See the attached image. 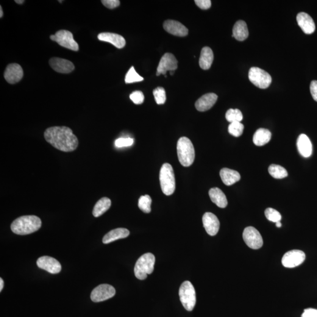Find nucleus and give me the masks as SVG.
<instances>
[{
	"label": "nucleus",
	"instance_id": "c03bdc74",
	"mask_svg": "<svg viewBox=\"0 0 317 317\" xmlns=\"http://www.w3.org/2000/svg\"><path fill=\"white\" fill-rule=\"evenodd\" d=\"M276 226H277V227L280 228V227H281L282 226V224L281 223V222H277V223H276Z\"/></svg>",
	"mask_w": 317,
	"mask_h": 317
},
{
	"label": "nucleus",
	"instance_id": "ddd939ff",
	"mask_svg": "<svg viewBox=\"0 0 317 317\" xmlns=\"http://www.w3.org/2000/svg\"><path fill=\"white\" fill-rule=\"evenodd\" d=\"M23 69L18 63H11L7 66L4 72V79L10 84H15L23 79Z\"/></svg>",
	"mask_w": 317,
	"mask_h": 317
},
{
	"label": "nucleus",
	"instance_id": "f8f14e48",
	"mask_svg": "<svg viewBox=\"0 0 317 317\" xmlns=\"http://www.w3.org/2000/svg\"><path fill=\"white\" fill-rule=\"evenodd\" d=\"M177 68V61L174 55L171 53H166L161 58L157 68V76L160 74L166 76L168 71H174Z\"/></svg>",
	"mask_w": 317,
	"mask_h": 317
},
{
	"label": "nucleus",
	"instance_id": "bb28decb",
	"mask_svg": "<svg viewBox=\"0 0 317 317\" xmlns=\"http://www.w3.org/2000/svg\"><path fill=\"white\" fill-rule=\"evenodd\" d=\"M271 138V133L266 129L260 128L257 130L253 136V141L255 145L261 146L269 143Z\"/></svg>",
	"mask_w": 317,
	"mask_h": 317
},
{
	"label": "nucleus",
	"instance_id": "393cba45",
	"mask_svg": "<svg viewBox=\"0 0 317 317\" xmlns=\"http://www.w3.org/2000/svg\"><path fill=\"white\" fill-rule=\"evenodd\" d=\"M213 59L214 55L212 50L209 47H204L202 49L201 54H200L199 59L200 68L204 70H207L210 68Z\"/></svg>",
	"mask_w": 317,
	"mask_h": 317
},
{
	"label": "nucleus",
	"instance_id": "f03ea898",
	"mask_svg": "<svg viewBox=\"0 0 317 317\" xmlns=\"http://www.w3.org/2000/svg\"><path fill=\"white\" fill-rule=\"evenodd\" d=\"M42 222L38 217L23 216L15 220L11 225V229L15 234L27 235L37 232L41 227Z\"/></svg>",
	"mask_w": 317,
	"mask_h": 317
},
{
	"label": "nucleus",
	"instance_id": "49530a36",
	"mask_svg": "<svg viewBox=\"0 0 317 317\" xmlns=\"http://www.w3.org/2000/svg\"><path fill=\"white\" fill-rule=\"evenodd\" d=\"M174 74V71H170L171 76H173Z\"/></svg>",
	"mask_w": 317,
	"mask_h": 317
},
{
	"label": "nucleus",
	"instance_id": "dca6fc26",
	"mask_svg": "<svg viewBox=\"0 0 317 317\" xmlns=\"http://www.w3.org/2000/svg\"><path fill=\"white\" fill-rule=\"evenodd\" d=\"M203 224L208 235L213 236L217 235L220 229V222L214 214L207 212L203 216Z\"/></svg>",
	"mask_w": 317,
	"mask_h": 317
},
{
	"label": "nucleus",
	"instance_id": "f3484780",
	"mask_svg": "<svg viewBox=\"0 0 317 317\" xmlns=\"http://www.w3.org/2000/svg\"><path fill=\"white\" fill-rule=\"evenodd\" d=\"M164 29L169 34L177 37H186L188 34V29L180 22L174 20H166L163 24Z\"/></svg>",
	"mask_w": 317,
	"mask_h": 317
},
{
	"label": "nucleus",
	"instance_id": "20e7f679",
	"mask_svg": "<svg viewBox=\"0 0 317 317\" xmlns=\"http://www.w3.org/2000/svg\"><path fill=\"white\" fill-rule=\"evenodd\" d=\"M155 263V257L152 253H147L142 255L135 264L134 272L136 277L139 280H145L147 275L154 271Z\"/></svg>",
	"mask_w": 317,
	"mask_h": 317
},
{
	"label": "nucleus",
	"instance_id": "79ce46f5",
	"mask_svg": "<svg viewBox=\"0 0 317 317\" xmlns=\"http://www.w3.org/2000/svg\"><path fill=\"white\" fill-rule=\"evenodd\" d=\"M4 287V281L2 279V278L0 279V291H1L2 288Z\"/></svg>",
	"mask_w": 317,
	"mask_h": 317
},
{
	"label": "nucleus",
	"instance_id": "72a5a7b5",
	"mask_svg": "<svg viewBox=\"0 0 317 317\" xmlns=\"http://www.w3.org/2000/svg\"><path fill=\"white\" fill-rule=\"evenodd\" d=\"M156 102L158 105L165 104L166 100V92L162 87H158L153 91Z\"/></svg>",
	"mask_w": 317,
	"mask_h": 317
},
{
	"label": "nucleus",
	"instance_id": "a19ab883",
	"mask_svg": "<svg viewBox=\"0 0 317 317\" xmlns=\"http://www.w3.org/2000/svg\"><path fill=\"white\" fill-rule=\"evenodd\" d=\"M301 317H317V310L314 308H307L304 310Z\"/></svg>",
	"mask_w": 317,
	"mask_h": 317
},
{
	"label": "nucleus",
	"instance_id": "7c9ffc66",
	"mask_svg": "<svg viewBox=\"0 0 317 317\" xmlns=\"http://www.w3.org/2000/svg\"><path fill=\"white\" fill-rule=\"evenodd\" d=\"M226 118L230 123L233 122H240L243 119V114L238 109H230L227 111Z\"/></svg>",
	"mask_w": 317,
	"mask_h": 317
},
{
	"label": "nucleus",
	"instance_id": "9b49d317",
	"mask_svg": "<svg viewBox=\"0 0 317 317\" xmlns=\"http://www.w3.org/2000/svg\"><path fill=\"white\" fill-rule=\"evenodd\" d=\"M305 260V254L300 250H293L285 253L283 257V265L287 268H294L301 265Z\"/></svg>",
	"mask_w": 317,
	"mask_h": 317
},
{
	"label": "nucleus",
	"instance_id": "4be33fe9",
	"mask_svg": "<svg viewBox=\"0 0 317 317\" xmlns=\"http://www.w3.org/2000/svg\"><path fill=\"white\" fill-rule=\"evenodd\" d=\"M130 234L129 231L125 228H118L108 232L103 238L102 242L104 244H109L119 239L127 238Z\"/></svg>",
	"mask_w": 317,
	"mask_h": 317
},
{
	"label": "nucleus",
	"instance_id": "1a4fd4ad",
	"mask_svg": "<svg viewBox=\"0 0 317 317\" xmlns=\"http://www.w3.org/2000/svg\"><path fill=\"white\" fill-rule=\"evenodd\" d=\"M243 238L250 248L257 250L263 245V240L260 233L254 227L250 226L244 230Z\"/></svg>",
	"mask_w": 317,
	"mask_h": 317
},
{
	"label": "nucleus",
	"instance_id": "2f4dec72",
	"mask_svg": "<svg viewBox=\"0 0 317 317\" xmlns=\"http://www.w3.org/2000/svg\"><path fill=\"white\" fill-rule=\"evenodd\" d=\"M244 128V125L241 122H233L229 125L228 131L230 135L234 136L235 137H239L243 134Z\"/></svg>",
	"mask_w": 317,
	"mask_h": 317
},
{
	"label": "nucleus",
	"instance_id": "412c9836",
	"mask_svg": "<svg viewBox=\"0 0 317 317\" xmlns=\"http://www.w3.org/2000/svg\"><path fill=\"white\" fill-rule=\"evenodd\" d=\"M297 148L300 154L304 158H309L312 155L313 146L309 138L305 134L299 136L297 141Z\"/></svg>",
	"mask_w": 317,
	"mask_h": 317
},
{
	"label": "nucleus",
	"instance_id": "b1692460",
	"mask_svg": "<svg viewBox=\"0 0 317 317\" xmlns=\"http://www.w3.org/2000/svg\"><path fill=\"white\" fill-rule=\"evenodd\" d=\"M210 198L214 204L221 208H225L227 206V200L226 195L218 188H211L208 191Z\"/></svg>",
	"mask_w": 317,
	"mask_h": 317
},
{
	"label": "nucleus",
	"instance_id": "c85d7f7f",
	"mask_svg": "<svg viewBox=\"0 0 317 317\" xmlns=\"http://www.w3.org/2000/svg\"><path fill=\"white\" fill-rule=\"evenodd\" d=\"M269 174L275 179H283L288 176L287 171L283 167L278 165H272L269 166Z\"/></svg>",
	"mask_w": 317,
	"mask_h": 317
},
{
	"label": "nucleus",
	"instance_id": "a18cd8bd",
	"mask_svg": "<svg viewBox=\"0 0 317 317\" xmlns=\"http://www.w3.org/2000/svg\"><path fill=\"white\" fill-rule=\"evenodd\" d=\"M0 7H1V8H0V12H1V13H1V15H0V17L2 18V16H3V12H2V9L1 6Z\"/></svg>",
	"mask_w": 317,
	"mask_h": 317
},
{
	"label": "nucleus",
	"instance_id": "c756f323",
	"mask_svg": "<svg viewBox=\"0 0 317 317\" xmlns=\"http://www.w3.org/2000/svg\"><path fill=\"white\" fill-rule=\"evenodd\" d=\"M152 199L149 195L142 196L138 202V207L145 213L151 211Z\"/></svg>",
	"mask_w": 317,
	"mask_h": 317
},
{
	"label": "nucleus",
	"instance_id": "f257e3e1",
	"mask_svg": "<svg viewBox=\"0 0 317 317\" xmlns=\"http://www.w3.org/2000/svg\"><path fill=\"white\" fill-rule=\"evenodd\" d=\"M44 138L47 143L61 151L72 152L79 146V140L68 127H49L44 132Z\"/></svg>",
	"mask_w": 317,
	"mask_h": 317
},
{
	"label": "nucleus",
	"instance_id": "0eeeda50",
	"mask_svg": "<svg viewBox=\"0 0 317 317\" xmlns=\"http://www.w3.org/2000/svg\"><path fill=\"white\" fill-rule=\"evenodd\" d=\"M249 79L253 84L261 89L268 88L272 82L270 75L263 69L258 67L250 68Z\"/></svg>",
	"mask_w": 317,
	"mask_h": 317
},
{
	"label": "nucleus",
	"instance_id": "6e6552de",
	"mask_svg": "<svg viewBox=\"0 0 317 317\" xmlns=\"http://www.w3.org/2000/svg\"><path fill=\"white\" fill-rule=\"evenodd\" d=\"M52 41L57 42L61 47L65 48L78 51L79 50V44L75 41L73 34L67 30H60L55 35L50 36Z\"/></svg>",
	"mask_w": 317,
	"mask_h": 317
},
{
	"label": "nucleus",
	"instance_id": "9d476101",
	"mask_svg": "<svg viewBox=\"0 0 317 317\" xmlns=\"http://www.w3.org/2000/svg\"><path fill=\"white\" fill-rule=\"evenodd\" d=\"M115 289L109 285H101L95 288L91 294V299L95 302L105 301L115 296Z\"/></svg>",
	"mask_w": 317,
	"mask_h": 317
},
{
	"label": "nucleus",
	"instance_id": "5701e85b",
	"mask_svg": "<svg viewBox=\"0 0 317 317\" xmlns=\"http://www.w3.org/2000/svg\"><path fill=\"white\" fill-rule=\"evenodd\" d=\"M222 181L226 186L235 184L240 180V174L238 172L228 168L222 169L220 172Z\"/></svg>",
	"mask_w": 317,
	"mask_h": 317
},
{
	"label": "nucleus",
	"instance_id": "f704fd0d",
	"mask_svg": "<svg viewBox=\"0 0 317 317\" xmlns=\"http://www.w3.org/2000/svg\"><path fill=\"white\" fill-rule=\"evenodd\" d=\"M264 213H265L266 218L269 221L274 222V223H276L277 222H280L282 218V215L279 211L272 208H267Z\"/></svg>",
	"mask_w": 317,
	"mask_h": 317
},
{
	"label": "nucleus",
	"instance_id": "4c0bfd02",
	"mask_svg": "<svg viewBox=\"0 0 317 317\" xmlns=\"http://www.w3.org/2000/svg\"><path fill=\"white\" fill-rule=\"evenodd\" d=\"M101 2L104 6L110 9H113L120 5V1L119 0H102Z\"/></svg>",
	"mask_w": 317,
	"mask_h": 317
},
{
	"label": "nucleus",
	"instance_id": "37998d69",
	"mask_svg": "<svg viewBox=\"0 0 317 317\" xmlns=\"http://www.w3.org/2000/svg\"><path fill=\"white\" fill-rule=\"evenodd\" d=\"M15 2H16V3L21 4L24 3V1H23V0H22V1H19V0H16Z\"/></svg>",
	"mask_w": 317,
	"mask_h": 317
},
{
	"label": "nucleus",
	"instance_id": "aec40b11",
	"mask_svg": "<svg viewBox=\"0 0 317 317\" xmlns=\"http://www.w3.org/2000/svg\"><path fill=\"white\" fill-rule=\"evenodd\" d=\"M100 41L107 42L119 49L123 48L126 45V41L122 35L111 32H102L98 35Z\"/></svg>",
	"mask_w": 317,
	"mask_h": 317
},
{
	"label": "nucleus",
	"instance_id": "cd10ccee",
	"mask_svg": "<svg viewBox=\"0 0 317 317\" xmlns=\"http://www.w3.org/2000/svg\"><path fill=\"white\" fill-rule=\"evenodd\" d=\"M111 206V200L108 197H103L95 205L93 211L94 216L98 218L109 209Z\"/></svg>",
	"mask_w": 317,
	"mask_h": 317
},
{
	"label": "nucleus",
	"instance_id": "a878e982",
	"mask_svg": "<svg viewBox=\"0 0 317 317\" xmlns=\"http://www.w3.org/2000/svg\"><path fill=\"white\" fill-rule=\"evenodd\" d=\"M249 30L247 24L244 21L236 22L233 29V37L240 41L245 40L249 37Z\"/></svg>",
	"mask_w": 317,
	"mask_h": 317
},
{
	"label": "nucleus",
	"instance_id": "4468645a",
	"mask_svg": "<svg viewBox=\"0 0 317 317\" xmlns=\"http://www.w3.org/2000/svg\"><path fill=\"white\" fill-rule=\"evenodd\" d=\"M37 264L39 268L43 269L49 273L58 274L61 270V265L59 261L51 257H41L37 260Z\"/></svg>",
	"mask_w": 317,
	"mask_h": 317
},
{
	"label": "nucleus",
	"instance_id": "6ab92c4d",
	"mask_svg": "<svg viewBox=\"0 0 317 317\" xmlns=\"http://www.w3.org/2000/svg\"><path fill=\"white\" fill-rule=\"evenodd\" d=\"M218 98V95L214 93L205 94L196 102L195 107L200 112L209 110L216 104Z\"/></svg>",
	"mask_w": 317,
	"mask_h": 317
},
{
	"label": "nucleus",
	"instance_id": "423d86ee",
	"mask_svg": "<svg viewBox=\"0 0 317 317\" xmlns=\"http://www.w3.org/2000/svg\"><path fill=\"white\" fill-rule=\"evenodd\" d=\"M179 295L180 301L185 309L192 311L196 303V291L192 284L189 281L183 282L180 286Z\"/></svg>",
	"mask_w": 317,
	"mask_h": 317
},
{
	"label": "nucleus",
	"instance_id": "c9c22d12",
	"mask_svg": "<svg viewBox=\"0 0 317 317\" xmlns=\"http://www.w3.org/2000/svg\"><path fill=\"white\" fill-rule=\"evenodd\" d=\"M130 99L136 105H141L144 102V96L143 92L136 91L130 95Z\"/></svg>",
	"mask_w": 317,
	"mask_h": 317
},
{
	"label": "nucleus",
	"instance_id": "ea45409f",
	"mask_svg": "<svg viewBox=\"0 0 317 317\" xmlns=\"http://www.w3.org/2000/svg\"><path fill=\"white\" fill-rule=\"evenodd\" d=\"M310 92L313 99L317 102V80H313L311 82Z\"/></svg>",
	"mask_w": 317,
	"mask_h": 317
},
{
	"label": "nucleus",
	"instance_id": "2eb2a0df",
	"mask_svg": "<svg viewBox=\"0 0 317 317\" xmlns=\"http://www.w3.org/2000/svg\"><path fill=\"white\" fill-rule=\"evenodd\" d=\"M49 65L54 71L61 74H69L75 69L74 63L70 61L58 57L52 58L49 61Z\"/></svg>",
	"mask_w": 317,
	"mask_h": 317
},
{
	"label": "nucleus",
	"instance_id": "473e14b6",
	"mask_svg": "<svg viewBox=\"0 0 317 317\" xmlns=\"http://www.w3.org/2000/svg\"><path fill=\"white\" fill-rule=\"evenodd\" d=\"M143 78L139 75L135 71L133 66L129 69L127 72L126 77H125V82L127 83H131L133 82H141L143 80Z\"/></svg>",
	"mask_w": 317,
	"mask_h": 317
},
{
	"label": "nucleus",
	"instance_id": "7ed1b4c3",
	"mask_svg": "<svg viewBox=\"0 0 317 317\" xmlns=\"http://www.w3.org/2000/svg\"><path fill=\"white\" fill-rule=\"evenodd\" d=\"M177 152L178 158L183 166L192 165L195 158V151L192 143L186 137L180 138L177 142Z\"/></svg>",
	"mask_w": 317,
	"mask_h": 317
},
{
	"label": "nucleus",
	"instance_id": "39448f33",
	"mask_svg": "<svg viewBox=\"0 0 317 317\" xmlns=\"http://www.w3.org/2000/svg\"><path fill=\"white\" fill-rule=\"evenodd\" d=\"M159 180L161 189L165 195L170 196L174 192L176 182L174 169L170 164H163L160 171Z\"/></svg>",
	"mask_w": 317,
	"mask_h": 317
},
{
	"label": "nucleus",
	"instance_id": "e433bc0d",
	"mask_svg": "<svg viewBox=\"0 0 317 317\" xmlns=\"http://www.w3.org/2000/svg\"><path fill=\"white\" fill-rule=\"evenodd\" d=\"M134 141L133 139L130 138H119L115 142V146L117 147H123L132 146Z\"/></svg>",
	"mask_w": 317,
	"mask_h": 317
},
{
	"label": "nucleus",
	"instance_id": "a211bd4d",
	"mask_svg": "<svg viewBox=\"0 0 317 317\" xmlns=\"http://www.w3.org/2000/svg\"><path fill=\"white\" fill-rule=\"evenodd\" d=\"M297 21L303 32L306 34H312L315 32V23L311 16L305 13H300L297 16Z\"/></svg>",
	"mask_w": 317,
	"mask_h": 317
},
{
	"label": "nucleus",
	"instance_id": "58836bf2",
	"mask_svg": "<svg viewBox=\"0 0 317 317\" xmlns=\"http://www.w3.org/2000/svg\"><path fill=\"white\" fill-rule=\"evenodd\" d=\"M195 4L202 10H208L211 7V2L210 0H196Z\"/></svg>",
	"mask_w": 317,
	"mask_h": 317
}]
</instances>
